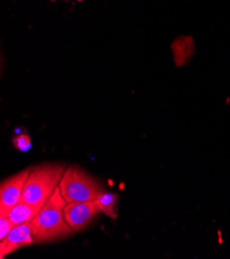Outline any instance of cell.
<instances>
[{
  "label": "cell",
  "mask_w": 230,
  "mask_h": 259,
  "mask_svg": "<svg viewBox=\"0 0 230 259\" xmlns=\"http://www.w3.org/2000/svg\"><path fill=\"white\" fill-rule=\"evenodd\" d=\"M67 202L63 198L59 186L38 214L31 221L35 243H47L67 238L73 234V229L64 218V209Z\"/></svg>",
  "instance_id": "obj_1"
},
{
  "label": "cell",
  "mask_w": 230,
  "mask_h": 259,
  "mask_svg": "<svg viewBox=\"0 0 230 259\" xmlns=\"http://www.w3.org/2000/svg\"><path fill=\"white\" fill-rule=\"evenodd\" d=\"M65 169L59 163H45L31 168L21 200L42 208L59 186Z\"/></svg>",
  "instance_id": "obj_2"
},
{
  "label": "cell",
  "mask_w": 230,
  "mask_h": 259,
  "mask_svg": "<svg viewBox=\"0 0 230 259\" xmlns=\"http://www.w3.org/2000/svg\"><path fill=\"white\" fill-rule=\"evenodd\" d=\"M59 188L67 203L95 200L105 192L94 178L76 166L66 167Z\"/></svg>",
  "instance_id": "obj_3"
},
{
  "label": "cell",
  "mask_w": 230,
  "mask_h": 259,
  "mask_svg": "<svg viewBox=\"0 0 230 259\" xmlns=\"http://www.w3.org/2000/svg\"><path fill=\"white\" fill-rule=\"evenodd\" d=\"M31 168L16 174L2 183L0 187V216L9 217L14 206L22 199L23 189Z\"/></svg>",
  "instance_id": "obj_4"
},
{
  "label": "cell",
  "mask_w": 230,
  "mask_h": 259,
  "mask_svg": "<svg viewBox=\"0 0 230 259\" xmlns=\"http://www.w3.org/2000/svg\"><path fill=\"white\" fill-rule=\"evenodd\" d=\"M100 212L96 199L74 201L66 204L64 209V218L75 232H81L89 226Z\"/></svg>",
  "instance_id": "obj_5"
},
{
  "label": "cell",
  "mask_w": 230,
  "mask_h": 259,
  "mask_svg": "<svg viewBox=\"0 0 230 259\" xmlns=\"http://www.w3.org/2000/svg\"><path fill=\"white\" fill-rule=\"evenodd\" d=\"M35 243L31 222L15 226L9 236L0 242V258H6L7 255L16 250L29 246Z\"/></svg>",
  "instance_id": "obj_6"
},
{
  "label": "cell",
  "mask_w": 230,
  "mask_h": 259,
  "mask_svg": "<svg viewBox=\"0 0 230 259\" xmlns=\"http://www.w3.org/2000/svg\"><path fill=\"white\" fill-rule=\"evenodd\" d=\"M40 209L41 208H38V206L29 204L27 202L21 200L11 210L9 214V218L15 226L24 224V223H28L34 219V217L38 214Z\"/></svg>",
  "instance_id": "obj_7"
},
{
  "label": "cell",
  "mask_w": 230,
  "mask_h": 259,
  "mask_svg": "<svg viewBox=\"0 0 230 259\" xmlns=\"http://www.w3.org/2000/svg\"><path fill=\"white\" fill-rule=\"evenodd\" d=\"M118 201H119V195L117 193H110L106 191L96 199V202L99 206L100 211L113 220H116L118 218V211H117Z\"/></svg>",
  "instance_id": "obj_8"
},
{
  "label": "cell",
  "mask_w": 230,
  "mask_h": 259,
  "mask_svg": "<svg viewBox=\"0 0 230 259\" xmlns=\"http://www.w3.org/2000/svg\"><path fill=\"white\" fill-rule=\"evenodd\" d=\"M14 147L20 151H27L31 148V139L28 135H20L13 140Z\"/></svg>",
  "instance_id": "obj_9"
},
{
  "label": "cell",
  "mask_w": 230,
  "mask_h": 259,
  "mask_svg": "<svg viewBox=\"0 0 230 259\" xmlns=\"http://www.w3.org/2000/svg\"><path fill=\"white\" fill-rule=\"evenodd\" d=\"M14 227L15 225L9 217L0 216V241L5 240Z\"/></svg>",
  "instance_id": "obj_10"
},
{
  "label": "cell",
  "mask_w": 230,
  "mask_h": 259,
  "mask_svg": "<svg viewBox=\"0 0 230 259\" xmlns=\"http://www.w3.org/2000/svg\"><path fill=\"white\" fill-rule=\"evenodd\" d=\"M52 2H54V0H52ZM78 2H83V0H78Z\"/></svg>",
  "instance_id": "obj_11"
}]
</instances>
